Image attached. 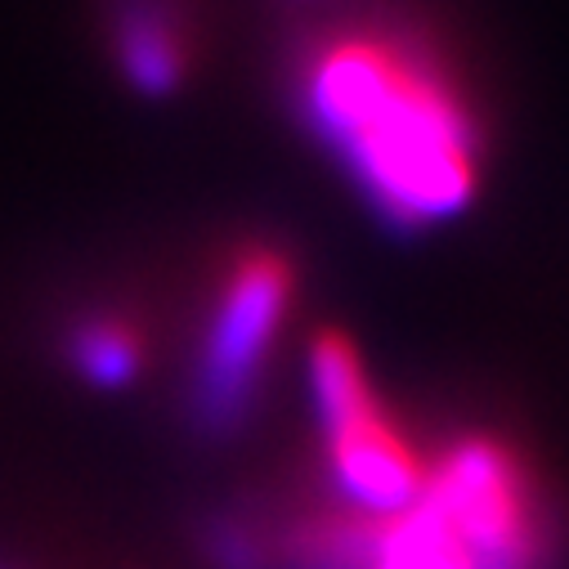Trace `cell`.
<instances>
[{
    "label": "cell",
    "mask_w": 569,
    "mask_h": 569,
    "mask_svg": "<svg viewBox=\"0 0 569 569\" xmlns=\"http://www.w3.org/2000/svg\"><path fill=\"white\" fill-rule=\"evenodd\" d=\"M359 569H480V560L440 507L417 498L408 511L368 525Z\"/></svg>",
    "instance_id": "5"
},
{
    "label": "cell",
    "mask_w": 569,
    "mask_h": 569,
    "mask_svg": "<svg viewBox=\"0 0 569 569\" xmlns=\"http://www.w3.org/2000/svg\"><path fill=\"white\" fill-rule=\"evenodd\" d=\"M292 297V264L278 251L260 247L247 251L224 282V297L207 337V355H202V417L211 426H229L256 386V368L264 359V346L278 332V319L288 310Z\"/></svg>",
    "instance_id": "4"
},
{
    "label": "cell",
    "mask_w": 569,
    "mask_h": 569,
    "mask_svg": "<svg viewBox=\"0 0 569 569\" xmlns=\"http://www.w3.org/2000/svg\"><path fill=\"white\" fill-rule=\"evenodd\" d=\"M310 377H315L319 412L328 421V453L341 493L368 516L390 520L408 511L426 489V471L408 449V440L377 408L359 355L341 332H323L315 341Z\"/></svg>",
    "instance_id": "2"
},
{
    "label": "cell",
    "mask_w": 569,
    "mask_h": 569,
    "mask_svg": "<svg viewBox=\"0 0 569 569\" xmlns=\"http://www.w3.org/2000/svg\"><path fill=\"white\" fill-rule=\"evenodd\" d=\"M421 498L440 507L467 538L480 569H533L542 556V525L525 476L507 449L489 440H462L426 476Z\"/></svg>",
    "instance_id": "3"
},
{
    "label": "cell",
    "mask_w": 569,
    "mask_h": 569,
    "mask_svg": "<svg viewBox=\"0 0 569 569\" xmlns=\"http://www.w3.org/2000/svg\"><path fill=\"white\" fill-rule=\"evenodd\" d=\"M306 103L390 220L426 224L471 202V117L412 50L386 37H341L310 63Z\"/></svg>",
    "instance_id": "1"
},
{
    "label": "cell",
    "mask_w": 569,
    "mask_h": 569,
    "mask_svg": "<svg viewBox=\"0 0 569 569\" xmlns=\"http://www.w3.org/2000/svg\"><path fill=\"white\" fill-rule=\"evenodd\" d=\"M121 63L134 77V86H144L149 94H162L180 81L184 50L158 14H130L121 23Z\"/></svg>",
    "instance_id": "6"
},
{
    "label": "cell",
    "mask_w": 569,
    "mask_h": 569,
    "mask_svg": "<svg viewBox=\"0 0 569 569\" xmlns=\"http://www.w3.org/2000/svg\"><path fill=\"white\" fill-rule=\"evenodd\" d=\"M72 363L94 381V386H126L139 368V341L130 328L112 319H94L77 328L72 337Z\"/></svg>",
    "instance_id": "7"
}]
</instances>
